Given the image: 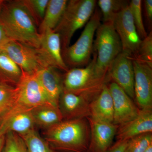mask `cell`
<instances>
[{"instance_id": "1", "label": "cell", "mask_w": 152, "mask_h": 152, "mask_svg": "<svg viewBox=\"0 0 152 152\" xmlns=\"http://www.w3.org/2000/svg\"><path fill=\"white\" fill-rule=\"evenodd\" d=\"M0 23L11 40L39 48L41 35L23 0L3 1Z\"/></svg>"}, {"instance_id": "2", "label": "cell", "mask_w": 152, "mask_h": 152, "mask_svg": "<svg viewBox=\"0 0 152 152\" xmlns=\"http://www.w3.org/2000/svg\"><path fill=\"white\" fill-rule=\"evenodd\" d=\"M44 135L53 151L87 152L88 149L90 128L87 118L63 120L45 130Z\"/></svg>"}, {"instance_id": "3", "label": "cell", "mask_w": 152, "mask_h": 152, "mask_svg": "<svg viewBox=\"0 0 152 152\" xmlns=\"http://www.w3.org/2000/svg\"><path fill=\"white\" fill-rule=\"evenodd\" d=\"M96 56L84 68L69 69L63 76L64 89L81 95L90 102L99 95L110 81L108 76L99 77L96 72Z\"/></svg>"}, {"instance_id": "4", "label": "cell", "mask_w": 152, "mask_h": 152, "mask_svg": "<svg viewBox=\"0 0 152 152\" xmlns=\"http://www.w3.org/2000/svg\"><path fill=\"white\" fill-rule=\"evenodd\" d=\"M95 0H70L60 23L54 30L61 38L62 51L69 46L75 33L86 26L95 10Z\"/></svg>"}, {"instance_id": "5", "label": "cell", "mask_w": 152, "mask_h": 152, "mask_svg": "<svg viewBox=\"0 0 152 152\" xmlns=\"http://www.w3.org/2000/svg\"><path fill=\"white\" fill-rule=\"evenodd\" d=\"M96 72L99 77H105L113 61L122 52L121 40L113 22L101 24L96 31L94 41Z\"/></svg>"}, {"instance_id": "6", "label": "cell", "mask_w": 152, "mask_h": 152, "mask_svg": "<svg viewBox=\"0 0 152 152\" xmlns=\"http://www.w3.org/2000/svg\"><path fill=\"white\" fill-rule=\"evenodd\" d=\"M16 88L17 98L13 106L1 120L17 113L31 111L42 106L56 107L50 100L36 74L22 72L21 77Z\"/></svg>"}, {"instance_id": "7", "label": "cell", "mask_w": 152, "mask_h": 152, "mask_svg": "<svg viewBox=\"0 0 152 152\" xmlns=\"http://www.w3.org/2000/svg\"><path fill=\"white\" fill-rule=\"evenodd\" d=\"M101 17L99 11L95 10L77 40L62 51L63 59L68 67L79 68L89 63L94 50V37L101 24Z\"/></svg>"}, {"instance_id": "8", "label": "cell", "mask_w": 152, "mask_h": 152, "mask_svg": "<svg viewBox=\"0 0 152 152\" xmlns=\"http://www.w3.org/2000/svg\"><path fill=\"white\" fill-rule=\"evenodd\" d=\"M0 51L7 55L22 72L26 73L35 74L45 68H55L51 61L40 48L29 46L10 40Z\"/></svg>"}, {"instance_id": "9", "label": "cell", "mask_w": 152, "mask_h": 152, "mask_svg": "<svg viewBox=\"0 0 152 152\" xmlns=\"http://www.w3.org/2000/svg\"><path fill=\"white\" fill-rule=\"evenodd\" d=\"M113 24L121 40L122 52L130 56L133 59H136L142 39L135 26L129 4L117 15Z\"/></svg>"}, {"instance_id": "10", "label": "cell", "mask_w": 152, "mask_h": 152, "mask_svg": "<svg viewBox=\"0 0 152 152\" xmlns=\"http://www.w3.org/2000/svg\"><path fill=\"white\" fill-rule=\"evenodd\" d=\"M132 60L134 99L138 107L152 109V68L138 60Z\"/></svg>"}, {"instance_id": "11", "label": "cell", "mask_w": 152, "mask_h": 152, "mask_svg": "<svg viewBox=\"0 0 152 152\" xmlns=\"http://www.w3.org/2000/svg\"><path fill=\"white\" fill-rule=\"evenodd\" d=\"M107 75L110 80L121 87L131 99H134V73L130 56L122 52L113 61Z\"/></svg>"}, {"instance_id": "12", "label": "cell", "mask_w": 152, "mask_h": 152, "mask_svg": "<svg viewBox=\"0 0 152 152\" xmlns=\"http://www.w3.org/2000/svg\"><path fill=\"white\" fill-rule=\"evenodd\" d=\"M114 108L113 124L121 126L130 121L138 115L140 109L126 93L114 82L108 86Z\"/></svg>"}, {"instance_id": "13", "label": "cell", "mask_w": 152, "mask_h": 152, "mask_svg": "<svg viewBox=\"0 0 152 152\" xmlns=\"http://www.w3.org/2000/svg\"><path fill=\"white\" fill-rule=\"evenodd\" d=\"M87 119L90 128V143L87 152H107L112 145L118 126L90 117Z\"/></svg>"}, {"instance_id": "14", "label": "cell", "mask_w": 152, "mask_h": 152, "mask_svg": "<svg viewBox=\"0 0 152 152\" xmlns=\"http://www.w3.org/2000/svg\"><path fill=\"white\" fill-rule=\"evenodd\" d=\"M90 103L81 95L63 89L59 101L58 108L63 120L87 118L91 115Z\"/></svg>"}, {"instance_id": "15", "label": "cell", "mask_w": 152, "mask_h": 152, "mask_svg": "<svg viewBox=\"0 0 152 152\" xmlns=\"http://www.w3.org/2000/svg\"><path fill=\"white\" fill-rule=\"evenodd\" d=\"M152 132V109L140 110L138 115L127 123L118 126V140H129L142 134Z\"/></svg>"}, {"instance_id": "16", "label": "cell", "mask_w": 152, "mask_h": 152, "mask_svg": "<svg viewBox=\"0 0 152 152\" xmlns=\"http://www.w3.org/2000/svg\"><path fill=\"white\" fill-rule=\"evenodd\" d=\"M36 74L50 100L58 107L60 96L64 89L63 76L53 67L45 68Z\"/></svg>"}, {"instance_id": "17", "label": "cell", "mask_w": 152, "mask_h": 152, "mask_svg": "<svg viewBox=\"0 0 152 152\" xmlns=\"http://www.w3.org/2000/svg\"><path fill=\"white\" fill-rule=\"evenodd\" d=\"M40 48L53 64L57 69L67 72L69 67L63 59L61 38L58 33L49 30L41 34Z\"/></svg>"}, {"instance_id": "18", "label": "cell", "mask_w": 152, "mask_h": 152, "mask_svg": "<svg viewBox=\"0 0 152 152\" xmlns=\"http://www.w3.org/2000/svg\"><path fill=\"white\" fill-rule=\"evenodd\" d=\"M90 118L96 121L113 123L114 108L108 86H104L101 92L90 105Z\"/></svg>"}, {"instance_id": "19", "label": "cell", "mask_w": 152, "mask_h": 152, "mask_svg": "<svg viewBox=\"0 0 152 152\" xmlns=\"http://www.w3.org/2000/svg\"><path fill=\"white\" fill-rule=\"evenodd\" d=\"M35 126L31 111L20 112L0 120V131L5 134L12 132L23 135L35 129Z\"/></svg>"}, {"instance_id": "20", "label": "cell", "mask_w": 152, "mask_h": 152, "mask_svg": "<svg viewBox=\"0 0 152 152\" xmlns=\"http://www.w3.org/2000/svg\"><path fill=\"white\" fill-rule=\"evenodd\" d=\"M68 2L67 0H49L45 16L38 27L40 34L56 28L62 18Z\"/></svg>"}, {"instance_id": "21", "label": "cell", "mask_w": 152, "mask_h": 152, "mask_svg": "<svg viewBox=\"0 0 152 152\" xmlns=\"http://www.w3.org/2000/svg\"><path fill=\"white\" fill-rule=\"evenodd\" d=\"M22 75L18 66L7 55L0 51V85L16 87Z\"/></svg>"}, {"instance_id": "22", "label": "cell", "mask_w": 152, "mask_h": 152, "mask_svg": "<svg viewBox=\"0 0 152 152\" xmlns=\"http://www.w3.org/2000/svg\"><path fill=\"white\" fill-rule=\"evenodd\" d=\"M36 126L45 130L63 121L58 107L53 106L39 107L31 110Z\"/></svg>"}, {"instance_id": "23", "label": "cell", "mask_w": 152, "mask_h": 152, "mask_svg": "<svg viewBox=\"0 0 152 152\" xmlns=\"http://www.w3.org/2000/svg\"><path fill=\"white\" fill-rule=\"evenodd\" d=\"M98 5L100 9L103 23L113 22L121 11L129 4L123 0H99Z\"/></svg>"}, {"instance_id": "24", "label": "cell", "mask_w": 152, "mask_h": 152, "mask_svg": "<svg viewBox=\"0 0 152 152\" xmlns=\"http://www.w3.org/2000/svg\"><path fill=\"white\" fill-rule=\"evenodd\" d=\"M20 136L24 141L28 152H52L48 144L35 129Z\"/></svg>"}, {"instance_id": "25", "label": "cell", "mask_w": 152, "mask_h": 152, "mask_svg": "<svg viewBox=\"0 0 152 152\" xmlns=\"http://www.w3.org/2000/svg\"><path fill=\"white\" fill-rule=\"evenodd\" d=\"M17 96L16 87L0 85V119L12 108Z\"/></svg>"}, {"instance_id": "26", "label": "cell", "mask_w": 152, "mask_h": 152, "mask_svg": "<svg viewBox=\"0 0 152 152\" xmlns=\"http://www.w3.org/2000/svg\"><path fill=\"white\" fill-rule=\"evenodd\" d=\"M35 22L38 28L44 17L49 0H23Z\"/></svg>"}, {"instance_id": "27", "label": "cell", "mask_w": 152, "mask_h": 152, "mask_svg": "<svg viewBox=\"0 0 152 152\" xmlns=\"http://www.w3.org/2000/svg\"><path fill=\"white\" fill-rule=\"evenodd\" d=\"M142 1L141 0H132L129 4V7L135 26L138 34L141 39L148 35L144 26L142 16Z\"/></svg>"}, {"instance_id": "28", "label": "cell", "mask_w": 152, "mask_h": 152, "mask_svg": "<svg viewBox=\"0 0 152 152\" xmlns=\"http://www.w3.org/2000/svg\"><path fill=\"white\" fill-rule=\"evenodd\" d=\"M2 152H28L23 139L19 135L9 132L5 135Z\"/></svg>"}, {"instance_id": "29", "label": "cell", "mask_w": 152, "mask_h": 152, "mask_svg": "<svg viewBox=\"0 0 152 152\" xmlns=\"http://www.w3.org/2000/svg\"><path fill=\"white\" fill-rule=\"evenodd\" d=\"M152 145V133L142 134L130 139L125 152H145Z\"/></svg>"}, {"instance_id": "30", "label": "cell", "mask_w": 152, "mask_h": 152, "mask_svg": "<svg viewBox=\"0 0 152 152\" xmlns=\"http://www.w3.org/2000/svg\"><path fill=\"white\" fill-rule=\"evenodd\" d=\"M152 68V33L150 32L142 40L136 59Z\"/></svg>"}, {"instance_id": "31", "label": "cell", "mask_w": 152, "mask_h": 152, "mask_svg": "<svg viewBox=\"0 0 152 152\" xmlns=\"http://www.w3.org/2000/svg\"><path fill=\"white\" fill-rule=\"evenodd\" d=\"M129 140H118L107 152H125Z\"/></svg>"}, {"instance_id": "32", "label": "cell", "mask_w": 152, "mask_h": 152, "mask_svg": "<svg viewBox=\"0 0 152 152\" xmlns=\"http://www.w3.org/2000/svg\"><path fill=\"white\" fill-rule=\"evenodd\" d=\"M10 40V39L7 35L5 31L0 23V50Z\"/></svg>"}, {"instance_id": "33", "label": "cell", "mask_w": 152, "mask_h": 152, "mask_svg": "<svg viewBox=\"0 0 152 152\" xmlns=\"http://www.w3.org/2000/svg\"><path fill=\"white\" fill-rule=\"evenodd\" d=\"M145 10L146 16L149 21L151 22L152 20V0H145Z\"/></svg>"}, {"instance_id": "34", "label": "cell", "mask_w": 152, "mask_h": 152, "mask_svg": "<svg viewBox=\"0 0 152 152\" xmlns=\"http://www.w3.org/2000/svg\"><path fill=\"white\" fill-rule=\"evenodd\" d=\"M5 134L0 131V152H2L3 146L4 144Z\"/></svg>"}, {"instance_id": "35", "label": "cell", "mask_w": 152, "mask_h": 152, "mask_svg": "<svg viewBox=\"0 0 152 152\" xmlns=\"http://www.w3.org/2000/svg\"><path fill=\"white\" fill-rule=\"evenodd\" d=\"M145 152H152V145L150 146Z\"/></svg>"}, {"instance_id": "36", "label": "cell", "mask_w": 152, "mask_h": 152, "mask_svg": "<svg viewBox=\"0 0 152 152\" xmlns=\"http://www.w3.org/2000/svg\"><path fill=\"white\" fill-rule=\"evenodd\" d=\"M3 0H0V11H1V7L2 3Z\"/></svg>"}, {"instance_id": "37", "label": "cell", "mask_w": 152, "mask_h": 152, "mask_svg": "<svg viewBox=\"0 0 152 152\" xmlns=\"http://www.w3.org/2000/svg\"><path fill=\"white\" fill-rule=\"evenodd\" d=\"M52 152H63V151H55L52 150Z\"/></svg>"}]
</instances>
